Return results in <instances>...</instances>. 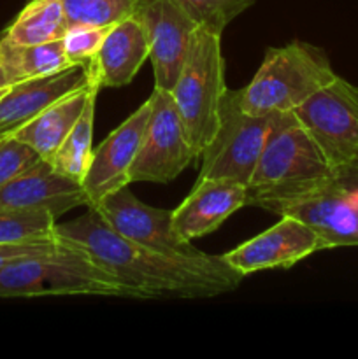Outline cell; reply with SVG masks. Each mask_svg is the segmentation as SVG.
<instances>
[{
	"label": "cell",
	"instance_id": "obj_4",
	"mask_svg": "<svg viewBox=\"0 0 358 359\" xmlns=\"http://www.w3.org/2000/svg\"><path fill=\"white\" fill-rule=\"evenodd\" d=\"M329 55L304 41L269 48L255 77L239 90L242 111L253 116L293 112L336 77Z\"/></svg>",
	"mask_w": 358,
	"mask_h": 359
},
{
	"label": "cell",
	"instance_id": "obj_3",
	"mask_svg": "<svg viewBox=\"0 0 358 359\" xmlns=\"http://www.w3.org/2000/svg\"><path fill=\"white\" fill-rule=\"evenodd\" d=\"M48 294L133 298L132 293L97 265L86 251L63 241H58L51 251L23 256L0 270V298Z\"/></svg>",
	"mask_w": 358,
	"mask_h": 359
},
{
	"label": "cell",
	"instance_id": "obj_25",
	"mask_svg": "<svg viewBox=\"0 0 358 359\" xmlns=\"http://www.w3.org/2000/svg\"><path fill=\"white\" fill-rule=\"evenodd\" d=\"M111 27H72L62 37L63 51L70 65L86 67L97 55Z\"/></svg>",
	"mask_w": 358,
	"mask_h": 359
},
{
	"label": "cell",
	"instance_id": "obj_5",
	"mask_svg": "<svg viewBox=\"0 0 358 359\" xmlns=\"http://www.w3.org/2000/svg\"><path fill=\"white\" fill-rule=\"evenodd\" d=\"M227 91L221 35L197 27L171 93L199 156L216 133Z\"/></svg>",
	"mask_w": 358,
	"mask_h": 359
},
{
	"label": "cell",
	"instance_id": "obj_22",
	"mask_svg": "<svg viewBox=\"0 0 358 359\" xmlns=\"http://www.w3.org/2000/svg\"><path fill=\"white\" fill-rule=\"evenodd\" d=\"M56 219L48 210H0V245L55 241Z\"/></svg>",
	"mask_w": 358,
	"mask_h": 359
},
{
	"label": "cell",
	"instance_id": "obj_30",
	"mask_svg": "<svg viewBox=\"0 0 358 359\" xmlns=\"http://www.w3.org/2000/svg\"><path fill=\"white\" fill-rule=\"evenodd\" d=\"M7 90H9V88H2V90H0V98H2L4 95H6V91H7Z\"/></svg>",
	"mask_w": 358,
	"mask_h": 359
},
{
	"label": "cell",
	"instance_id": "obj_28",
	"mask_svg": "<svg viewBox=\"0 0 358 359\" xmlns=\"http://www.w3.org/2000/svg\"><path fill=\"white\" fill-rule=\"evenodd\" d=\"M333 184L344 191L358 195V158L333 170Z\"/></svg>",
	"mask_w": 358,
	"mask_h": 359
},
{
	"label": "cell",
	"instance_id": "obj_13",
	"mask_svg": "<svg viewBox=\"0 0 358 359\" xmlns=\"http://www.w3.org/2000/svg\"><path fill=\"white\" fill-rule=\"evenodd\" d=\"M86 207L81 182L60 174L48 160H39L0 186V210H48L55 217Z\"/></svg>",
	"mask_w": 358,
	"mask_h": 359
},
{
	"label": "cell",
	"instance_id": "obj_8",
	"mask_svg": "<svg viewBox=\"0 0 358 359\" xmlns=\"http://www.w3.org/2000/svg\"><path fill=\"white\" fill-rule=\"evenodd\" d=\"M139 151L130 167V182L174 181L199 154L193 149L172 93L154 88Z\"/></svg>",
	"mask_w": 358,
	"mask_h": 359
},
{
	"label": "cell",
	"instance_id": "obj_1",
	"mask_svg": "<svg viewBox=\"0 0 358 359\" xmlns=\"http://www.w3.org/2000/svg\"><path fill=\"white\" fill-rule=\"evenodd\" d=\"M55 238L86 251L135 300L213 298L230 293L244 279L223 256L199 249L186 255H165L126 241L95 209L67 223H56Z\"/></svg>",
	"mask_w": 358,
	"mask_h": 359
},
{
	"label": "cell",
	"instance_id": "obj_18",
	"mask_svg": "<svg viewBox=\"0 0 358 359\" xmlns=\"http://www.w3.org/2000/svg\"><path fill=\"white\" fill-rule=\"evenodd\" d=\"M95 86H97L95 81H91L86 88H81V90L60 98L58 102L44 109L41 114L35 116L32 121L21 126L14 133V137L20 139L21 142L28 144L42 160L51 161L58 147L62 146L65 137L69 135L72 126L79 119L88 97Z\"/></svg>",
	"mask_w": 358,
	"mask_h": 359
},
{
	"label": "cell",
	"instance_id": "obj_19",
	"mask_svg": "<svg viewBox=\"0 0 358 359\" xmlns=\"http://www.w3.org/2000/svg\"><path fill=\"white\" fill-rule=\"evenodd\" d=\"M0 62L9 77L11 84L34 77L51 76L69 69V58L63 51L62 39L60 41L42 42V44H16L4 35L0 39Z\"/></svg>",
	"mask_w": 358,
	"mask_h": 359
},
{
	"label": "cell",
	"instance_id": "obj_9",
	"mask_svg": "<svg viewBox=\"0 0 358 359\" xmlns=\"http://www.w3.org/2000/svg\"><path fill=\"white\" fill-rule=\"evenodd\" d=\"M135 16L150 42L154 88L172 91L188 55L197 25L171 0H139Z\"/></svg>",
	"mask_w": 358,
	"mask_h": 359
},
{
	"label": "cell",
	"instance_id": "obj_26",
	"mask_svg": "<svg viewBox=\"0 0 358 359\" xmlns=\"http://www.w3.org/2000/svg\"><path fill=\"white\" fill-rule=\"evenodd\" d=\"M42 160L28 144L21 142L14 135L0 139V186L9 182L21 172Z\"/></svg>",
	"mask_w": 358,
	"mask_h": 359
},
{
	"label": "cell",
	"instance_id": "obj_15",
	"mask_svg": "<svg viewBox=\"0 0 358 359\" xmlns=\"http://www.w3.org/2000/svg\"><path fill=\"white\" fill-rule=\"evenodd\" d=\"M279 216H293L307 224L325 249L358 248V195L333 182L286 205Z\"/></svg>",
	"mask_w": 358,
	"mask_h": 359
},
{
	"label": "cell",
	"instance_id": "obj_6",
	"mask_svg": "<svg viewBox=\"0 0 358 359\" xmlns=\"http://www.w3.org/2000/svg\"><path fill=\"white\" fill-rule=\"evenodd\" d=\"M279 114H248L239 102V90H228L216 133L200 153L199 179H232L248 184Z\"/></svg>",
	"mask_w": 358,
	"mask_h": 359
},
{
	"label": "cell",
	"instance_id": "obj_11",
	"mask_svg": "<svg viewBox=\"0 0 358 359\" xmlns=\"http://www.w3.org/2000/svg\"><path fill=\"white\" fill-rule=\"evenodd\" d=\"M274 226L225 252L228 265L242 277L260 270L290 269L314 252L323 251L321 238L293 216H279Z\"/></svg>",
	"mask_w": 358,
	"mask_h": 359
},
{
	"label": "cell",
	"instance_id": "obj_7",
	"mask_svg": "<svg viewBox=\"0 0 358 359\" xmlns=\"http://www.w3.org/2000/svg\"><path fill=\"white\" fill-rule=\"evenodd\" d=\"M293 114L333 170L358 158V86L336 76Z\"/></svg>",
	"mask_w": 358,
	"mask_h": 359
},
{
	"label": "cell",
	"instance_id": "obj_14",
	"mask_svg": "<svg viewBox=\"0 0 358 359\" xmlns=\"http://www.w3.org/2000/svg\"><path fill=\"white\" fill-rule=\"evenodd\" d=\"M248 205L246 184L232 179H199L181 205L172 210L175 235L186 244L216 231L228 217Z\"/></svg>",
	"mask_w": 358,
	"mask_h": 359
},
{
	"label": "cell",
	"instance_id": "obj_29",
	"mask_svg": "<svg viewBox=\"0 0 358 359\" xmlns=\"http://www.w3.org/2000/svg\"><path fill=\"white\" fill-rule=\"evenodd\" d=\"M11 86H13V84H11L9 77H7L6 70H4L2 62H0V90H2V88H11Z\"/></svg>",
	"mask_w": 358,
	"mask_h": 359
},
{
	"label": "cell",
	"instance_id": "obj_24",
	"mask_svg": "<svg viewBox=\"0 0 358 359\" xmlns=\"http://www.w3.org/2000/svg\"><path fill=\"white\" fill-rule=\"evenodd\" d=\"M171 2L185 11L197 27L221 35L235 18L255 6L256 0H171Z\"/></svg>",
	"mask_w": 358,
	"mask_h": 359
},
{
	"label": "cell",
	"instance_id": "obj_16",
	"mask_svg": "<svg viewBox=\"0 0 358 359\" xmlns=\"http://www.w3.org/2000/svg\"><path fill=\"white\" fill-rule=\"evenodd\" d=\"M90 74L83 65H74L51 76L34 77L13 84L0 98V139L14 135L44 109L72 91L90 84Z\"/></svg>",
	"mask_w": 358,
	"mask_h": 359
},
{
	"label": "cell",
	"instance_id": "obj_10",
	"mask_svg": "<svg viewBox=\"0 0 358 359\" xmlns=\"http://www.w3.org/2000/svg\"><path fill=\"white\" fill-rule=\"evenodd\" d=\"M150 111L147 98L114 132L93 147L90 167L81 181L88 209H95L105 196L130 184V167L139 151Z\"/></svg>",
	"mask_w": 358,
	"mask_h": 359
},
{
	"label": "cell",
	"instance_id": "obj_17",
	"mask_svg": "<svg viewBox=\"0 0 358 359\" xmlns=\"http://www.w3.org/2000/svg\"><path fill=\"white\" fill-rule=\"evenodd\" d=\"M150 58V42L137 16L112 25L97 55L86 65L98 88H121L132 83Z\"/></svg>",
	"mask_w": 358,
	"mask_h": 359
},
{
	"label": "cell",
	"instance_id": "obj_23",
	"mask_svg": "<svg viewBox=\"0 0 358 359\" xmlns=\"http://www.w3.org/2000/svg\"><path fill=\"white\" fill-rule=\"evenodd\" d=\"M139 0H62L67 27H112L133 16Z\"/></svg>",
	"mask_w": 358,
	"mask_h": 359
},
{
	"label": "cell",
	"instance_id": "obj_12",
	"mask_svg": "<svg viewBox=\"0 0 358 359\" xmlns=\"http://www.w3.org/2000/svg\"><path fill=\"white\" fill-rule=\"evenodd\" d=\"M102 219L123 238L165 255H186L197 251L175 235L172 210L157 209L140 202L126 188L105 196L95 207Z\"/></svg>",
	"mask_w": 358,
	"mask_h": 359
},
{
	"label": "cell",
	"instance_id": "obj_2",
	"mask_svg": "<svg viewBox=\"0 0 358 359\" xmlns=\"http://www.w3.org/2000/svg\"><path fill=\"white\" fill-rule=\"evenodd\" d=\"M333 182V167L293 112H281L253 170L248 205L277 214Z\"/></svg>",
	"mask_w": 358,
	"mask_h": 359
},
{
	"label": "cell",
	"instance_id": "obj_27",
	"mask_svg": "<svg viewBox=\"0 0 358 359\" xmlns=\"http://www.w3.org/2000/svg\"><path fill=\"white\" fill-rule=\"evenodd\" d=\"M58 241H44V242H25V244H7L0 245V270L6 265H9L11 262L18 258H23V256L37 255V252H46L51 251L53 248H56Z\"/></svg>",
	"mask_w": 358,
	"mask_h": 359
},
{
	"label": "cell",
	"instance_id": "obj_20",
	"mask_svg": "<svg viewBox=\"0 0 358 359\" xmlns=\"http://www.w3.org/2000/svg\"><path fill=\"white\" fill-rule=\"evenodd\" d=\"M67 30L62 0H30L4 35L16 44L30 46L60 41Z\"/></svg>",
	"mask_w": 358,
	"mask_h": 359
},
{
	"label": "cell",
	"instance_id": "obj_21",
	"mask_svg": "<svg viewBox=\"0 0 358 359\" xmlns=\"http://www.w3.org/2000/svg\"><path fill=\"white\" fill-rule=\"evenodd\" d=\"M100 88L95 86L88 97L86 105L81 112L79 119L62 146L58 147L56 154L49 163L67 177L81 182L86 175L90 167L91 156H93V123H95V107H97V93Z\"/></svg>",
	"mask_w": 358,
	"mask_h": 359
}]
</instances>
